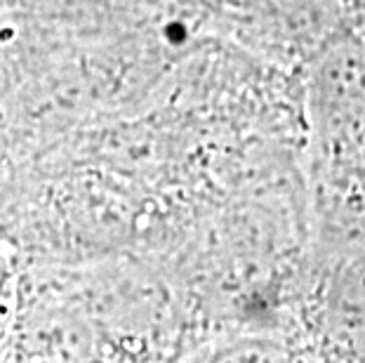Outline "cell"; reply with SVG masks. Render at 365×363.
Segmentation results:
<instances>
[{
    "label": "cell",
    "instance_id": "1",
    "mask_svg": "<svg viewBox=\"0 0 365 363\" xmlns=\"http://www.w3.org/2000/svg\"><path fill=\"white\" fill-rule=\"evenodd\" d=\"M312 109L330 135L359 137L365 123V45L359 38H337L318 55Z\"/></svg>",
    "mask_w": 365,
    "mask_h": 363
},
{
    "label": "cell",
    "instance_id": "2",
    "mask_svg": "<svg viewBox=\"0 0 365 363\" xmlns=\"http://www.w3.org/2000/svg\"><path fill=\"white\" fill-rule=\"evenodd\" d=\"M344 3H346L349 7H351V10L365 14V0H344Z\"/></svg>",
    "mask_w": 365,
    "mask_h": 363
},
{
    "label": "cell",
    "instance_id": "3",
    "mask_svg": "<svg viewBox=\"0 0 365 363\" xmlns=\"http://www.w3.org/2000/svg\"><path fill=\"white\" fill-rule=\"evenodd\" d=\"M359 144H361V156H363V163H365V123H363V128H361V133H359Z\"/></svg>",
    "mask_w": 365,
    "mask_h": 363
}]
</instances>
